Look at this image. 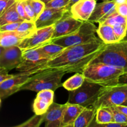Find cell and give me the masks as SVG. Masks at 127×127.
<instances>
[{"label": "cell", "instance_id": "f6af8a7d", "mask_svg": "<svg viewBox=\"0 0 127 127\" xmlns=\"http://www.w3.org/2000/svg\"><path fill=\"white\" fill-rule=\"evenodd\" d=\"M41 1H43V2H44L45 3H47V2H49V1H50L51 0H41Z\"/></svg>", "mask_w": 127, "mask_h": 127}, {"label": "cell", "instance_id": "8fae6325", "mask_svg": "<svg viewBox=\"0 0 127 127\" xmlns=\"http://www.w3.org/2000/svg\"><path fill=\"white\" fill-rule=\"evenodd\" d=\"M32 75V74L29 73L20 72L2 82L0 84V98L6 99L21 91V87L28 81Z\"/></svg>", "mask_w": 127, "mask_h": 127}, {"label": "cell", "instance_id": "44dd1931", "mask_svg": "<svg viewBox=\"0 0 127 127\" xmlns=\"http://www.w3.org/2000/svg\"><path fill=\"white\" fill-rule=\"evenodd\" d=\"M96 33H97L99 38L105 44H110L119 42L114 33L113 27L109 25L99 24V27L97 28Z\"/></svg>", "mask_w": 127, "mask_h": 127}, {"label": "cell", "instance_id": "7bdbcfd3", "mask_svg": "<svg viewBox=\"0 0 127 127\" xmlns=\"http://www.w3.org/2000/svg\"><path fill=\"white\" fill-rule=\"evenodd\" d=\"M104 1H115L116 2L117 4L119 3H122V2H125L127 0H103Z\"/></svg>", "mask_w": 127, "mask_h": 127}, {"label": "cell", "instance_id": "7dc6e473", "mask_svg": "<svg viewBox=\"0 0 127 127\" xmlns=\"http://www.w3.org/2000/svg\"><path fill=\"white\" fill-rule=\"evenodd\" d=\"M127 40V34H126V36H125V38H124V40Z\"/></svg>", "mask_w": 127, "mask_h": 127}, {"label": "cell", "instance_id": "e0dca14e", "mask_svg": "<svg viewBox=\"0 0 127 127\" xmlns=\"http://www.w3.org/2000/svg\"><path fill=\"white\" fill-rule=\"evenodd\" d=\"M116 11V2L115 1H103L96 4L88 21L93 23H100Z\"/></svg>", "mask_w": 127, "mask_h": 127}, {"label": "cell", "instance_id": "e575fe53", "mask_svg": "<svg viewBox=\"0 0 127 127\" xmlns=\"http://www.w3.org/2000/svg\"><path fill=\"white\" fill-rule=\"evenodd\" d=\"M22 22H13V23L7 24L3 25L0 26V32H4V31H17V28Z\"/></svg>", "mask_w": 127, "mask_h": 127}, {"label": "cell", "instance_id": "83f0119b", "mask_svg": "<svg viewBox=\"0 0 127 127\" xmlns=\"http://www.w3.org/2000/svg\"><path fill=\"white\" fill-rule=\"evenodd\" d=\"M35 22L33 21H24L21 23L17 31L21 33H26L31 34L37 30Z\"/></svg>", "mask_w": 127, "mask_h": 127}, {"label": "cell", "instance_id": "277c9868", "mask_svg": "<svg viewBox=\"0 0 127 127\" xmlns=\"http://www.w3.org/2000/svg\"><path fill=\"white\" fill-rule=\"evenodd\" d=\"M103 63L123 69L127 73V40L105 44L90 63Z\"/></svg>", "mask_w": 127, "mask_h": 127}, {"label": "cell", "instance_id": "484cf974", "mask_svg": "<svg viewBox=\"0 0 127 127\" xmlns=\"http://www.w3.org/2000/svg\"><path fill=\"white\" fill-rule=\"evenodd\" d=\"M99 24L109 25L112 27L116 24H127V18L119 14L116 11L107 17L104 21Z\"/></svg>", "mask_w": 127, "mask_h": 127}, {"label": "cell", "instance_id": "bcb514c9", "mask_svg": "<svg viewBox=\"0 0 127 127\" xmlns=\"http://www.w3.org/2000/svg\"><path fill=\"white\" fill-rule=\"evenodd\" d=\"M122 105H127V99L126 100H125V102H124V103H123L122 104Z\"/></svg>", "mask_w": 127, "mask_h": 127}, {"label": "cell", "instance_id": "d6986e66", "mask_svg": "<svg viewBox=\"0 0 127 127\" xmlns=\"http://www.w3.org/2000/svg\"><path fill=\"white\" fill-rule=\"evenodd\" d=\"M84 108L78 104L66 103L61 127H73V124Z\"/></svg>", "mask_w": 127, "mask_h": 127}, {"label": "cell", "instance_id": "6da1fadb", "mask_svg": "<svg viewBox=\"0 0 127 127\" xmlns=\"http://www.w3.org/2000/svg\"><path fill=\"white\" fill-rule=\"evenodd\" d=\"M105 43L100 38L81 45L66 47L55 58L37 68L35 73L47 69H59L67 73H83L91 61L102 49Z\"/></svg>", "mask_w": 127, "mask_h": 127}, {"label": "cell", "instance_id": "f546056e", "mask_svg": "<svg viewBox=\"0 0 127 127\" xmlns=\"http://www.w3.org/2000/svg\"><path fill=\"white\" fill-rule=\"evenodd\" d=\"M27 1L33 9L36 21L45 8V3L41 0H27Z\"/></svg>", "mask_w": 127, "mask_h": 127}, {"label": "cell", "instance_id": "7a4b0ae2", "mask_svg": "<svg viewBox=\"0 0 127 127\" xmlns=\"http://www.w3.org/2000/svg\"><path fill=\"white\" fill-rule=\"evenodd\" d=\"M85 80L102 86L117 84L119 78L125 71L120 68L103 63H90L83 71Z\"/></svg>", "mask_w": 127, "mask_h": 127}, {"label": "cell", "instance_id": "52a82bcc", "mask_svg": "<svg viewBox=\"0 0 127 127\" xmlns=\"http://www.w3.org/2000/svg\"><path fill=\"white\" fill-rule=\"evenodd\" d=\"M102 86L85 80L81 87L69 91L67 102L90 107L97 99Z\"/></svg>", "mask_w": 127, "mask_h": 127}, {"label": "cell", "instance_id": "4316f807", "mask_svg": "<svg viewBox=\"0 0 127 127\" xmlns=\"http://www.w3.org/2000/svg\"><path fill=\"white\" fill-rule=\"evenodd\" d=\"M44 122V114L37 115L35 114L34 116L31 117L24 123L17 125L19 127H38Z\"/></svg>", "mask_w": 127, "mask_h": 127}, {"label": "cell", "instance_id": "5b68a950", "mask_svg": "<svg viewBox=\"0 0 127 127\" xmlns=\"http://www.w3.org/2000/svg\"><path fill=\"white\" fill-rule=\"evenodd\" d=\"M97 27L93 22L85 21L79 29L73 33L64 37L52 39L51 42L63 47H69L78 45L84 44L96 40L98 38L95 35Z\"/></svg>", "mask_w": 127, "mask_h": 127}, {"label": "cell", "instance_id": "d6a6232c", "mask_svg": "<svg viewBox=\"0 0 127 127\" xmlns=\"http://www.w3.org/2000/svg\"><path fill=\"white\" fill-rule=\"evenodd\" d=\"M16 8H17V11L18 12L19 15L21 17V19L24 21H32L28 16L26 14V11H25L24 6L22 0H17V5H16Z\"/></svg>", "mask_w": 127, "mask_h": 127}, {"label": "cell", "instance_id": "1f68e13d", "mask_svg": "<svg viewBox=\"0 0 127 127\" xmlns=\"http://www.w3.org/2000/svg\"><path fill=\"white\" fill-rule=\"evenodd\" d=\"M113 29L119 42L123 40L127 34V24H116L113 26Z\"/></svg>", "mask_w": 127, "mask_h": 127}, {"label": "cell", "instance_id": "9a60e30c", "mask_svg": "<svg viewBox=\"0 0 127 127\" xmlns=\"http://www.w3.org/2000/svg\"><path fill=\"white\" fill-rule=\"evenodd\" d=\"M66 104H59L53 102L44 114L45 127H61Z\"/></svg>", "mask_w": 127, "mask_h": 127}, {"label": "cell", "instance_id": "7c38bea8", "mask_svg": "<svg viewBox=\"0 0 127 127\" xmlns=\"http://www.w3.org/2000/svg\"><path fill=\"white\" fill-rule=\"evenodd\" d=\"M22 51L18 46L5 48L0 57V67L7 71L16 68L22 62Z\"/></svg>", "mask_w": 127, "mask_h": 127}, {"label": "cell", "instance_id": "ba28073f", "mask_svg": "<svg viewBox=\"0 0 127 127\" xmlns=\"http://www.w3.org/2000/svg\"><path fill=\"white\" fill-rule=\"evenodd\" d=\"M54 25L37 29L35 32L25 38L20 43L18 47L22 51L37 48L50 43L52 40Z\"/></svg>", "mask_w": 127, "mask_h": 127}, {"label": "cell", "instance_id": "ee69618b", "mask_svg": "<svg viewBox=\"0 0 127 127\" xmlns=\"http://www.w3.org/2000/svg\"><path fill=\"white\" fill-rule=\"evenodd\" d=\"M4 48H4V47H1V46H0V57H1V54H2V52H3V51H4Z\"/></svg>", "mask_w": 127, "mask_h": 127}, {"label": "cell", "instance_id": "3957f363", "mask_svg": "<svg viewBox=\"0 0 127 127\" xmlns=\"http://www.w3.org/2000/svg\"><path fill=\"white\" fill-rule=\"evenodd\" d=\"M65 71L59 69H47L32 74L28 81L21 88V90H29L38 92L45 89L55 91L62 86V79Z\"/></svg>", "mask_w": 127, "mask_h": 127}, {"label": "cell", "instance_id": "60d3db41", "mask_svg": "<svg viewBox=\"0 0 127 127\" xmlns=\"http://www.w3.org/2000/svg\"><path fill=\"white\" fill-rule=\"evenodd\" d=\"M115 107L118 109V110H119L120 112H122L124 113V114H125V115H127V105H115Z\"/></svg>", "mask_w": 127, "mask_h": 127}, {"label": "cell", "instance_id": "f35d334b", "mask_svg": "<svg viewBox=\"0 0 127 127\" xmlns=\"http://www.w3.org/2000/svg\"><path fill=\"white\" fill-rule=\"evenodd\" d=\"M94 126L101 127H127V124H123V123H117V122H111V123H108V124H101V125L95 124V125H94Z\"/></svg>", "mask_w": 127, "mask_h": 127}, {"label": "cell", "instance_id": "f1b7e54d", "mask_svg": "<svg viewBox=\"0 0 127 127\" xmlns=\"http://www.w3.org/2000/svg\"><path fill=\"white\" fill-rule=\"evenodd\" d=\"M105 108L111 112L115 122L127 124V115L118 110L115 106L107 107Z\"/></svg>", "mask_w": 127, "mask_h": 127}, {"label": "cell", "instance_id": "d4e9b609", "mask_svg": "<svg viewBox=\"0 0 127 127\" xmlns=\"http://www.w3.org/2000/svg\"><path fill=\"white\" fill-rule=\"evenodd\" d=\"M95 118V124L98 125L115 122L112 114L105 107H100L97 109Z\"/></svg>", "mask_w": 127, "mask_h": 127}, {"label": "cell", "instance_id": "d590c367", "mask_svg": "<svg viewBox=\"0 0 127 127\" xmlns=\"http://www.w3.org/2000/svg\"><path fill=\"white\" fill-rule=\"evenodd\" d=\"M24 6L25 11L26 14L28 16V17L31 19L32 21H35V14L33 12V10L32 9V6H31L29 3L27 1V0H22Z\"/></svg>", "mask_w": 127, "mask_h": 127}, {"label": "cell", "instance_id": "5bb4252c", "mask_svg": "<svg viewBox=\"0 0 127 127\" xmlns=\"http://www.w3.org/2000/svg\"><path fill=\"white\" fill-rule=\"evenodd\" d=\"M69 10L67 8L54 9L45 7L35 21L37 29L53 26Z\"/></svg>", "mask_w": 127, "mask_h": 127}, {"label": "cell", "instance_id": "9c48e42d", "mask_svg": "<svg viewBox=\"0 0 127 127\" xmlns=\"http://www.w3.org/2000/svg\"><path fill=\"white\" fill-rule=\"evenodd\" d=\"M22 60L16 68L19 72L35 74V70L41 64L47 63L50 58L41 53L38 48L22 51Z\"/></svg>", "mask_w": 127, "mask_h": 127}, {"label": "cell", "instance_id": "836d02e7", "mask_svg": "<svg viewBox=\"0 0 127 127\" xmlns=\"http://www.w3.org/2000/svg\"><path fill=\"white\" fill-rule=\"evenodd\" d=\"M17 0H0V16L3 14Z\"/></svg>", "mask_w": 127, "mask_h": 127}, {"label": "cell", "instance_id": "8992f818", "mask_svg": "<svg viewBox=\"0 0 127 127\" xmlns=\"http://www.w3.org/2000/svg\"><path fill=\"white\" fill-rule=\"evenodd\" d=\"M127 99V84L102 86L97 99L90 107L97 109L100 107L122 105Z\"/></svg>", "mask_w": 127, "mask_h": 127}, {"label": "cell", "instance_id": "603a6c76", "mask_svg": "<svg viewBox=\"0 0 127 127\" xmlns=\"http://www.w3.org/2000/svg\"><path fill=\"white\" fill-rule=\"evenodd\" d=\"M37 48L39 50L41 53L47 56L50 58V60H51L55 58L58 55L60 54L66 48L59 45L50 42L48 44L45 45Z\"/></svg>", "mask_w": 127, "mask_h": 127}, {"label": "cell", "instance_id": "ab89813d", "mask_svg": "<svg viewBox=\"0 0 127 127\" xmlns=\"http://www.w3.org/2000/svg\"><path fill=\"white\" fill-rule=\"evenodd\" d=\"M118 84H127V73H125L119 78Z\"/></svg>", "mask_w": 127, "mask_h": 127}, {"label": "cell", "instance_id": "ac0fdd59", "mask_svg": "<svg viewBox=\"0 0 127 127\" xmlns=\"http://www.w3.org/2000/svg\"><path fill=\"white\" fill-rule=\"evenodd\" d=\"M29 35L31 34L21 33L17 31L0 32V46L4 48L18 46L22 40Z\"/></svg>", "mask_w": 127, "mask_h": 127}, {"label": "cell", "instance_id": "c3c4849f", "mask_svg": "<svg viewBox=\"0 0 127 127\" xmlns=\"http://www.w3.org/2000/svg\"><path fill=\"white\" fill-rule=\"evenodd\" d=\"M1 99L0 98V105H1Z\"/></svg>", "mask_w": 127, "mask_h": 127}, {"label": "cell", "instance_id": "681fc988", "mask_svg": "<svg viewBox=\"0 0 127 127\" xmlns=\"http://www.w3.org/2000/svg\"></svg>", "mask_w": 127, "mask_h": 127}, {"label": "cell", "instance_id": "cb8c5ba5", "mask_svg": "<svg viewBox=\"0 0 127 127\" xmlns=\"http://www.w3.org/2000/svg\"><path fill=\"white\" fill-rule=\"evenodd\" d=\"M84 81L85 78L83 73H77L62 83V86L66 90L71 91L81 86Z\"/></svg>", "mask_w": 127, "mask_h": 127}, {"label": "cell", "instance_id": "74e56055", "mask_svg": "<svg viewBox=\"0 0 127 127\" xmlns=\"http://www.w3.org/2000/svg\"><path fill=\"white\" fill-rule=\"evenodd\" d=\"M14 74H8V71L0 67V84L6 79L11 78Z\"/></svg>", "mask_w": 127, "mask_h": 127}, {"label": "cell", "instance_id": "4fadbf2b", "mask_svg": "<svg viewBox=\"0 0 127 127\" xmlns=\"http://www.w3.org/2000/svg\"><path fill=\"white\" fill-rule=\"evenodd\" d=\"M96 4V0H79L70 7L69 12L74 18L85 22L90 18Z\"/></svg>", "mask_w": 127, "mask_h": 127}, {"label": "cell", "instance_id": "7402d4cb", "mask_svg": "<svg viewBox=\"0 0 127 127\" xmlns=\"http://www.w3.org/2000/svg\"><path fill=\"white\" fill-rule=\"evenodd\" d=\"M16 5L17 1L3 14L0 16V26L13 22H23L24 20L21 18L17 12Z\"/></svg>", "mask_w": 127, "mask_h": 127}, {"label": "cell", "instance_id": "ffe728a7", "mask_svg": "<svg viewBox=\"0 0 127 127\" xmlns=\"http://www.w3.org/2000/svg\"><path fill=\"white\" fill-rule=\"evenodd\" d=\"M96 110L91 107H85L73 124V127H90L95 117Z\"/></svg>", "mask_w": 127, "mask_h": 127}, {"label": "cell", "instance_id": "4dcf8cb0", "mask_svg": "<svg viewBox=\"0 0 127 127\" xmlns=\"http://www.w3.org/2000/svg\"><path fill=\"white\" fill-rule=\"evenodd\" d=\"M71 0H51L45 4V7L54 9L67 8Z\"/></svg>", "mask_w": 127, "mask_h": 127}, {"label": "cell", "instance_id": "30bf717a", "mask_svg": "<svg viewBox=\"0 0 127 127\" xmlns=\"http://www.w3.org/2000/svg\"><path fill=\"white\" fill-rule=\"evenodd\" d=\"M84 22L74 18L69 11L54 24L52 39L64 37L78 31Z\"/></svg>", "mask_w": 127, "mask_h": 127}, {"label": "cell", "instance_id": "2e32d148", "mask_svg": "<svg viewBox=\"0 0 127 127\" xmlns=\"http://www.w3.org/2000/svg\"><path fill=\"white\" fill-rule=\"evenodd\" d=\"M54 92L51 89H45L38 92L32 106L35 114L42 115L47 111L53 102Z\"/></svg>", "mask_w": 127, "mask_h": 127}, {"label": "cell", "instance_id": "8d00e7d4", "mask_svg": "<svg viewBox=\"0 0 127 127\" xmlns=\"http://www.w3.org/2000/svg\"><path fill=\"white\" fill-rule=\"evenodd\" d=\"M116 11L119 14L127 17V0L122 3H116Z\"/></svg>", "mask_w": 127, "mask_h": 127}, {"label": "cell", "instance_id": "b9f144b4", "mask_svg": "<svg viewBox=\"0 0 127 127\" xmlns=\"http://www.w3.org/2000/svg\"><path fill=\"white\" fill-rule=\"evenodd\" d=\"M78 1H79V0H71L70 2H69V5H68V7H67V9H68V10H69L70 7H71V6H73V5L74 4V3H76V2H78Z\"/></svg>", "mask_w": 127, "mask_h": 127}]
</instances>
